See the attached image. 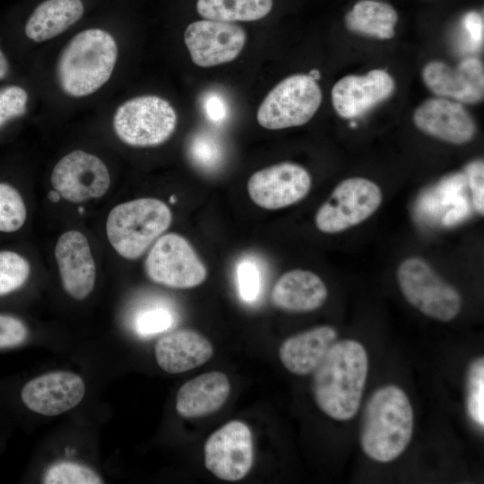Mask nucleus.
Instances as JSON below:
<instances>
[{
  "mask_svg": "<svg viewBox=\"0 0 484 484\" xmlns=\"http://www.w3.org/2000/svg\"><path fill=\"white\" fill-rule=\"evenodd\" d=\"M118 48L107 30L91 28L73 36L63 48L56 65L62 91L74 98L89 96L110 79Z\"/></svg>",
  "mask_w": 484,
  "mask_h": 484,
  "instance_id": "nucleus-3",
  "label": "nucleus"
},
{
  "mask_svg": "<svg viewBox=\"0 0 484 484\" xmlns=\"http://www.w3.org/2000/svg\"><path fill=\"white\" fill-rule=\"evenodd\" d=\"M415 125L425 134L453 144L470 142L475 123L458 101L437 97L424 101L414 112Z\"/></svg>",
  "mask_w": 484,
  "mask_h": 484,
  "instance_id": "nucleus-17",
  "label": "nucleus"
},
{
  "mask_svg": "<svg viewBox=\"0 0 484 484\" xmlns=\"http://www.w3.org/2000/svg\"><path fill=\"white\" fill-rule=\"evenodd\" d=\"M328 297L323 280L308 270L294 269L283 273L271 293L272 303L286 312L306 313L321 307Z\"/></svg>",
  "mask_w": 484,
  "mask_h": 484,
  "instance_id": "nucleus-20",
  "label": "nucleus"
},
{
  "mask_svg": "<svg viewBox=\"0 0 484 484\" xmlns=\"http://www.w3.org/2000/svg\"><path fill=\"white\" fill-rule=\"evenodd\" d=\"M187 156L192 164L204 172L220 168L225 158V148L220 137L210 131H199L187 143Z\"/></svg>",
  "mask_w": 484,
  "mask_h": 484,
  "instance_id": "nucleus-26",
  "label": "nucleus"
},
{
  "mask_svg": "<svg viewBox=\"0 0 484 484\" xmlns=\"http://www.w3.org/2000/svg\"><path fill=\"white\" fill-rule=\"evenodd\" d=\"M169 207L157 198L131 200L115 206L108 213L106 232L110 245L122 257L134 260L169 229Z\"/></svg>",
  "mask_w": 484,
  "mask_h": 484,
  "instance_id": "nucleus-4",
  "label": "nucleus"
},
{
  "mask_svg": "<svg viewBox=\"0 0 484 484\" xmlns=\"http://www.w3.org/2000/svg\"><path fill=\"white\" fill-rule=\"evenodd\" d=\"M228 376L220 371L199 375L178 390L176 411L183 418L196 419L218 411L230 393Z\"/></svg>",
  "mask_w": 484,
  "mask_h": 484,
  "instance_id": "nucleus-21",
  "label": "nucleus"
},
{
  "mask_svg": "<svg viewBox=\"0 0 484 484\" xmlns=\"http://www.w3.org/2000/svg\"><path fill=\"white\" fill-rule=\"evenodd\" d=\"M474 208L483 216L484 212V165L479 160L471 162L466 168Z\"/></svg>",
  "mask_w": 484,
  "mask_h": 484,
  "instance_id": "nucleus-36",
  "label": "nucleus"
},
{
  "mask_svg": "<svg viewBox=\"0 0 484 484\" xmlns=\"http://www.w3.org/2000/svg\"><path fill=\"white\" fill-rule=\"evenodd\" d=\"M184 41L194 65L212 67L236 59L244 48L246 33L237 23L203 18L187 25Z\"/></svg>",
  "mask_w": 484,
  "mask_h": 484,
  "instance_id": "nucleus-11",
  "label": "nucleus"
},
{
  "mask_svg": "<svg viewBox=\"0 0 484 484\" xmlns=\"http://www.w3.org/2000/svg\"><path fill=\"white\" fill-rule=\"evenodd\" d=\"M311 186V176L305 168L293 162H281L252 174L247 192L257 206L279 210L304 199Z\"/></svg>",
  "mask_w": 484,
  "mask_h": 484,
  "instance_id": "nucleus-13",
  "label": "nucleus"
},
{
  "mask_svg": "<svg viewBox=\"0 0 484 484\" xmlns=\"http://www.w3.org/2000/svg\"><path fill=\"white\" fill-rule=\"evenodd\" d=\"M55 257L67 294L77 300L86 298L95 285L96 267L85 235L77 230L63 233L56 244Z\"/></svg>",
  "mask_w": 484,
  "mask_h": 484,
  "instance_id": "nucleus-16",
  "label": "nucleus"
},
{
  "mask_svg": "<svg viewBox=\"0 0 484 484\" xmlns=\"http://www.w3.org/2000/svg\"><path fill=\"white\" fill-rule=\"evenodd\" d=\"M253 462L252 433L241 420L227 422L205 442L204 465L220 480H242L250 471Z\"/></svg>",
  "mask_w": 484,
  "mask_h": 484,
  "instance_id": "nucleus-10",
  "label": "nucleus"
},
{
  "mask_svg": "<svg viewBox=\"0 0 484 484\" xmlns=\"http://www.w3.org/2000/svg\"><path fill=\"white\" fill-rule=\"evenodd\" d=\"M396 11L388 4L361 0L347 13V27L355 32L378 39H391L397 22Z\"/></svg>",
  "mask_w": 484,
  "mask_h": 484,
  "instance_id": "nucleus-24",
  "label": "nucleus"
},
{
  "mask_svg": "<svg viewBox=\"0 0 484 484\" xmlns=\"http://www.w3.org/2000/svg\"><path fill=\"white\" fill-rule=\"evenodd\" d=\"M414 415L402 389L387 385L376 389L363 412L360 444L370 459L389 462L399 457L411 442Z\"/></svg>",
  "mask_w": 484,
  "mask_h": 484,
  "instance_id": "nucleus-2",
  "label": "nucleus"
},
{
  "mask_svg": "<svg viewBox=\"0 0 484 484\" xmlns=\"http://www.w3.org/2000/svg\"><path fill=\"white\" fill-rule=\"evenodd\" d=\"M394 90V81L384 70H371L365 75H347L332 90L333 105L339 116L353 118L386 99Z\"/></svg>",
  "mask_w": 484,
  "mask_h": 484,
  "instance_id": "nucleus-18",
  "label": "nucleus"
},
{
  "mask_svg": "<svg viewBox=\"0 0 484 484\" xmlns=\"http://www.w3.org/2000/svg\"><path fill=\"white\" fill-rule=\"evenodd\" d=\"M49 199L53 202H57L59 200V194L56 191H51L48 195Z\"/></svg>",
  "mask_w": 484,
  "mask_h": 484,
  "instance_id": "nucleus-40",
  "label": "nucleus"
},
{
  "mask_svg": "<svg viewBox=\"0 0 484 484\" xmlns=\"http://www.w3.org/2000/svg\"><path fill=\"white\" fill-rule=\"evenodd\" d=\"M27 91L17 85L0 90V128L9 120L26 113Z\"/></svg>",
  "mask_w": 484,
  "mask_h": 484,
  "instance_id": "nucleus-33",
  "label": "nucleus"
},
{
  "mask_svg": "<svg viewBox=\"0 0 484 484\" xmlns=\"http://www.w3.org/2000/svg\"><path fill=\"white\" fill-rule=\"evenodd\" d=\"M308 75L314 79L315 81H317L319 78H320V73L318 70L316 69H314L312 71H310V73H308Z\"/></svg>",
  "mask_w": 484,
  "mask_h": 484,
  "instance_id": "nucleus-39",
  "label": "nucleus"
},
{
  "mask_svg": "<svg viewBox=\"0 0 484 484\" xmlns=\"http://www.w3.org/2000/svg\"><path fill=\"white\" fill-rule=\"evenodd\" d=\"M50 180L54 189L72 203L99 198L110 186L109 171L103 160L82 150L73 151L59 160Z\"/></svg>",
  "mask_w": 484,
  "mask_h": 484,
  "instance_id": "nucleus-12",
  "label": "nucleus"
},
{
  "mask_svg": "<svg viewBox=\"0 0 484 484\" xmlns=\"http://www.w3.org/2000/svg\"><path fill=\"white\" fill-rule=\"evenodd\" d=\"M396 278L405 299L425 315L448 322L459 314L462 307L459 292L424 259L412 256L403 260L397 268Z\"/></svg>",
  "mask_w": 484,
  "mask_h": 484,
  "instance_id": "nucleus-6",
  "label": "nucleus"
},
{
  "mask_svg": "<svg viewBox=\"0 0 484 484\" xmlns=\"http://www.w3.org/2000/svg\"><path fill=\"white\" fill-rule=\"evenodd\" d=\"M84 392V382L78 375L56 371L29 381L21 396L30 411L45 416H56L79 404Z\"/></svg>",
  "mask_w": 484,
  "mask_h": 484,
  "instance_id": "nucleus-14",
  "label": "nucleus"
},
{
  "mask_svg": "<svg viewBox=\"0 0 484 484\" xmlns=\"http://www.w3.org/2000/svg\"><path fill=\"white\" fill-rule=\"evenodd\" d=\"M273 0H196L195 9L203 19L225 22H255L265 18Z\"/></svg>",
  "mask_w": 484,
  "mask_h": 484,
  "instance_id": "nucleus-25",
  "label": "nucleus"
},
{
  "mask_svg": "<svg viewBox=\"0 0 484 484\" xmlns=\"http://www.w3.org/2000/svg\"><path fill=\"white\" fill-rule=\"evenodd\" d=\"M30 266L26 258L13 251H0V296L20 289L28 280Z\"/></svg>",
  "mask_w": 484,
  "mask_h": 484,
  "instance_id": "nucleus-28",
  "label": "nucleus"
},
{
  "mask_svg": "<svg viewBox=\"0 0 484 484\" xmlns=\"http://www.w3.org/2000/svg\"><path fill=\"white\" fill-rule=\"evenodd\" d=\"M26 217V206L20 193L11 185L0 183V231L20 229Z\"/></svg>",
  "mask_w": 484,
  "mask_h": 484,
  "instance_id": "nucleus-27",
  "label": "nucleus"
},
{
  "mask_svg": "<svg viewBox=\"0 0 484 484\" xmlns=\"http://www.w3.org/2000/svg\"><path fill=\"white\" fill-rule=\"evenodd\" d=\"M467 412L479 427L484 426V359L471 362L467 376Z\"/></svg>",
  "mask_w": 484,
  "mask_h": 484,
  "instance_id": "nucleus-29",
  "label": "nucleus"
},
{
  "mask_svg": "<svg viewBox=\"0 0 484 484\" xmlns=\"http://www.w3.org/2000/svg\"><path fill=\"white\" fill-rule=\"evenodd\" d=\"M174 323L169 310L153 307L142 311L135 318V331L141 336H151L169 330Z\"/></svg>",
  "mask_w": 484,
  "mask_h": 484,
  "instance_id": "nucleus-32",
  "label": "nucleus"
},
{
  "mask_svg": "<svg viewBox=\"0 0 484 484\" xmlns=\"http://www.w3.org/2000/svg\"><path fill=\"white\" fill-rule=\"evenodd\" d=\"M368 369L364 346L351 339L335 341L313 372L318 408L336 420L352 419L359 407Z\"/></svg>",
  "mask_w": 484,
  "mask_h": 484,
  "instance_id": "nucleus-1",
  "label": "nucleus"
},
{
  "mask_svg": "<svg viewBox=\"0 0 484 484\" xmlns=\"http://www.w3.org/2000/svg\"><path fill=\"white\" fill-rule=\"evenodd\" d=\"M382 200V191L375 182L359 177L346 178L319 207L315 224L326 234L342 232L372 216Z\"/></svg>",
  "mask_w": 484,
  "mask_h": 484,
  "instance_id": "nucleus-8",
  "label": "nucleus"
},
{
  "mask_svg": "<svg viewBox=\"0 0 484 484\" xmlns=\"http://www.w3.org/2000/svg\"><path fill=\"white\" fill-rule=\"evenodd\" d=\"M149 279L179 290L201 285L207 268L189 241L177 233L161 235L151 246L144 264Z\"/></svg>",
  "mask_w": 484,
  "mask_h": 484,
  "instance_id": "nucleus-9",
  "label": "nucleus"
},
{
  "mask_svg": "<svg viewBox=\"0 0 484 484\" xmlns=\"http://www.w3.org/2000/svg\"><path fill=\"white\" fill-rule=\"evenodd\" d=\"M338 333L330 325H320L287 338L279 348V358L292 374L307 376L315 371Z\"/></svg>",
  "mask_w": 484,
  "mask_h": 484,
  "instance_id": "nucleus-22",
  "label": "nucleus"
},
{
  "mask_svg": "<svg viewBox=\"0 0 484 484\" xmlns=\"http://www.w3.org/2000/svg\"><path fill=\"white\" fill-rule=\"evenodd\" d=\"M322 91L308 74L290 75L276 84L260 104L256 119L269 130L299 126L319 108Z\"/></svg>",
  "mask_w": 484,
  "mask_h": 484,
  "instance_id": "nucleus-7",
  "label": "nucleus"
},
{
  "mask_svg": "<svg viewBox=\"0 0 484 484\" xmlns=\"http://www.w3.org/2000/svg\"><path fill=\"white\" fill-rule=\"evenodd\" d=\"M201 107L206 119L214 125L224 123L229 117V104L220 92H205L202 97Z\"/></svg>",
  "mask_w": 484,
  "mask_h": 484,
  "instance_id": "nucleus-34",
  "label": "nucleus"
},
{
  "mask_svg": "<svg viewBox=\"0 0 484 484\" xmlns=\"http://www.w3.org/2000/svg\"><path fill=\"white\" fill-rule=\"evenodd\" d=\"M236 275L241 298L247 303L255 301L262 283L258 264L252 259H243L237 265Z\"/></svg>",
  "mask_w": 484,
  "mask_h": 484,
  "instance_id": "nucleus-31",
  "label": "nucleus"
},
{
  "mask_svg": "<svg viewBox=\"0 0 484 484\" xmlns=\"http://www.w3.org/2000/svg\"><path fill=\"white\" fill-rule=\"evenodd\" d=\"M154 352L161 369L178 374L207 362L213 355V347L207 338L196 331L181 329L160 338Z\"/></svg>",
  "mask_w": 484,
  "mask_h": 484,
  "instance_id": "nucleus-19",
  "label": "nucleus"
},
{
  "mask_svg": "<svg viewBox=\"0 0 484 484\" xmlns=\"http://www.w3.org/2000/svg\"><path fill=\"white\" fill-rule=\"evenodd\" d=\"M466 35V47L471 50L479 49L483 42V18L476 12L468 13L462 21Z\"/></svg>",
  "mask_w": 484,
  "mask_h": 484,
  "instance_id": "nucleus-37",
  "label": "nucleus"
},
{
  "mask_svg": "<svg viewBox=\"0 0 484 484\" xmlns=\"http://www.w3.org/2000/svg\"><path fill=\"white\" fill-rule=\"evenodd\" d=\"M177 115L173 106L157 95L127 99L116 110L113 129L118 139L134 147L162 144L174 134Z\"/></svg>",
  "mask_w": 484,
  "mask_h": 484,
  "instance_id": "nucleus-5",
  "label": "nucleus"
},
{
  "mask_svg": "<svg viewBox=\"0 0 484 484\" xmlns=\"http://www.w3.org/2000/svg\"><path fill=\"white\" fill-rule=\"evenodd\" d=\"M422 78L438 97L460 103H476L483 99L484 69L478 58H466L454 68L440 61L430 62L423 68Z\"/></svg>",
  "mask_w": 484,
  "mask_h": 484,
  "instance_id": "nucleus-15",
  "label": "nucleus"
},
{
  "mask_svg": "<svg viewBox=\"0 0 484 484\" xmlns=\"http://www.w3.org/2000/svg\"><path fill=\"white\" fill-rule=\"evenodd\" d=\"M25 324L11 315H0V348L20 345L27 338Z\"/></svg>",
  "mask_w": 484,
  "mask_h": 484,
  "instance_id": "nucleus-35",
  "label": "nucleus"
},
{
  "mask_svg": "<svg viewBox=\"0 0 484 484\" xmlns=\"http://www.w3.org/2000/svg\"><path fill=\"white\" fill-rule=\"evenodd\" d=\"M83 12L82 0H45L29 17L25 34L34 42L47 41L77 22Z\"/></svg>",
  "mask_w": 484,
  "mask_h": 484,
  "instance_id": "nucleus-23",
  "label": "nucleus"
},
{
  "mask_svg": "<svg viewBox=\"0 0 484 484\" xmlns=\"http://www.w3.org/2000/svg\"><path fill=\"white\" fill-rule=\"evenodd\" d=\"M9 69L8 61L4 54L0 49V79L4 78Z\"/></svg>",
  "mask_w": 484,
  "mask_h": 484,
  "instance_id": "nucleus-38",
  "label": "nucleus"
},
{
  "mask_svg": "<svg viewBox=\"0 0 484 484\" xmlns=\"http://www.w3.org/2000/svg\"><path fill=\"white\" fill-rule=\"evenodd\" d=\"M47 484H99L101 478L91 468L70 462H62L50 466L43 477Z\"/></svg>",
  "mask_w": 484,
  "mask_h": 484,
  "instance_id": "nucleus-30",
  "label": "nucleus"
}]
</instances>
